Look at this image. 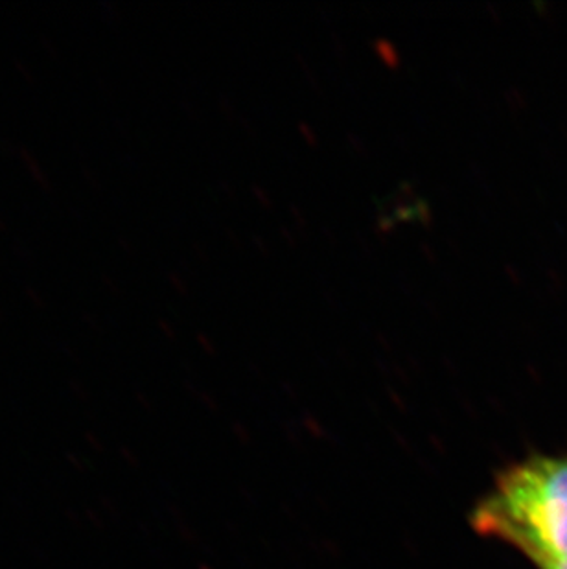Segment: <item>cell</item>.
<instances>
[{
  "mask_svg": "<svg viewBox=\"0 0 567 569\" xmlns=\"http://www.w3.org/2000/svg\"><path fill=\"white\" fill-rule=\"evenodd\" d=\"M471 521L536 568L567 569V453L529 457L505 470Z\"/></svg>",
  "mask_w": 567,
  "mask_h": 569,
  "instance_id": "1",
  "label": "cell"
}]
</instances>
